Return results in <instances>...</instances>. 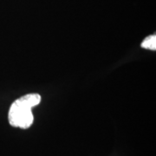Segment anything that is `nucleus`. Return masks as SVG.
<instances>
[{"label":"nucleus","mask_w":156,"mask_h":156,"mask_svg":"<svg viewBox=\"0 0 156 156\" xmlns=\"http://www.w3.org/2000/svg\"><path fill=\"white\" fill-rule=\"evenodd\" d=\"M42 101V96L38 93H30L17 98L11 103L8 121L14 128L27 129L33 124L34 115L32 109Z\"/></svg>","instance_id":"obj_1"},{"label":"nucleus","mask_w":156,"mask_h":156,"mask_svg":"<svg viewBox=\"0 0 156 156\" xmlns=\"http://www.w3.org/2000/svg\"><path fill=\"white\" fill-rule=\"evenodd\" d=\"M140 47L142 49L148 50H156V36L155 34L150 35L143 39V41L140 44Z\"/></svg>","instance_id":"obj_2"}]
</instances>
